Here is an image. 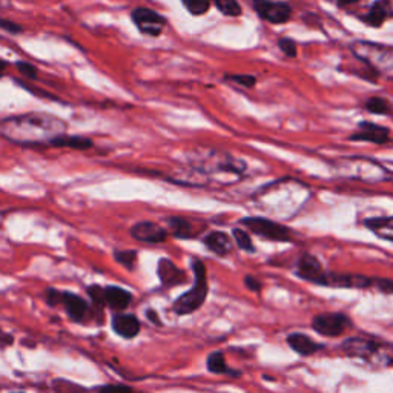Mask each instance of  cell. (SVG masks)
<instances>
[{"label": "cell", "mask_w": 393, "mask_h": 393, "mask_svg": "<svg viewBox=\"0 0 393 393\" xmlns=\"http://www.w3.org/2000/svg\"><path fill=\"white\" fill-rule=\"evenodd\" d=\"M68 123L53 114L29 112L0 120V135L18 145H44L67 134Z\"/></svg>", "instance_id": "cell-1"}, {"label": "cell", "mask_w": 393, "mask_h": 393, "mask_svg": "<svg viewBox=\"0 0 393 393\" xmlns=\"http://www.w3.org/2000/svg\"><path fill=\"white\" fill-rule=\"evenodd\" d=\"M341 347L347 357L363 359L373 367L393 366V344L390 342L352 337L344 341Z\"/></svg>", "instance_id": "cell-2"}, {"label": "cell", "mask_w": 393, "mask_h": 393, "mask_svg": "<svg viewBox=\"0 0 393 393\" xmlns=\"http://www.w3.org/2000/svg\"><path fill=\"white\" fill-rule=\"evenodd\" d=\"M192 168L206 175H234L240 177L244 163L231 157L229 154L217 151H203L192 157Z\"/></svg>", "instance_id": "cell-3"}, {"label": "cell", "mask_w": 393, "mask_h": 393, "mask_svg": "<svg viewBox=\"0 0 393 393\" xmlns=\"http://www.w3.org/2000/svg\"><path fill=\"white\" fill-rule=\"evenodd\" d=\"M192 270L195 275V283L194 288L191 291L185 292L182 297L174 301V306H172V310L177 315H189L195 310H199L204 300L208 297V274H206V266H204L203 261L200 260H194L192 261Z\"/></svg>", "instance_id": "cell-4"}, {"label": "cell", "mask_w": 393, "mask_h": 393, "mask_svg": "<svg viewBox=\"0 0 393 393\" xmlns=\"http://www.w3.org/2000/svg\"><path fill=\"white\" fill-rule=\"evenodd\" d=\"M350 51L375 74L382 72L393 76V46L359 40L350 45Z\"/></svg>", "instance_id": "cell-5"}, {"label": "cell", "mask_w": 393, "mask_h": 393, "mask_svg": "<svg viewBox=\"0 0 393 393\" xmlns=\"http://www.w3.org/2000/svg\"><path fill=\"white\" fill-rule=\"evenodd\" d=\"M337 169L344 177H350L352 180H361V182L378 183L387 180V171L380 163L368 159H342L337 163Z\"/></svg>", "instance_id": "cell-6"}, {"label": "cell", "mask_w": 393, "mask_h": 393, "mask_svg": "<svg viewBox=\"0 0 393 393\" xmlns=\"http://www.w3.org/2000/svg\"><path fill=\"white\" fill-rule=\"evenodd\" d=\"M240 223L248 227L251 232L263 237L266 240L272 241H291V231L286 226L275 223L272 220L263 217H246L241 218Z\"/></svg>", "instance_id": "cell-7"}, {"label": "cell", "mask_w": 393, "mask_h": 393, "mask_svg": "<svg viewBox=\"0 0 393 393\" xmlns=\"http://www.w3.org/2000/svg\"><path fill=\"white\" fill-rule=\"evenodd\" d=\"M131 19L137 27V29L145 36L159 37L166 27V18L160 13L149 10L145 6H137L131 11Z\"/></svg>", "instance_id": "cell-8"}, {"label": "cell", "mask_w": 393, "mask_h": 393, "mask_svg": "<svg viewBox=\"0 0 393 393\" xmlns=\"http://www.w3.org/2000/svg\"><path fill=\"white\" fill-rule=\"evenodd\" d=\"M45 298L48 305L51 306L63 305L65 310H67V314L72 321H81L88 312L86 301L72 292H59L55 289H48L45 293Z\"/></svg>", "instance_id": "cell-9"}, {"label": "cell", "mask_w": 393, "mask_h": 393, "mask_svg": "<svg viewBox=\"0 0 393 393\" xmlns=\"http://www.w3.org/2000/svg\"><path fill=\"white\" fill-rule=\"evenodd\" d=\"M312 327L324 337H340L350 327V319L340 312H326L314 317Z\"/></svg>", "instance_id": "cell-10"}, {"label": "cell", "mask_w": 393, "mask_h": 393, "mask_svg": "<svg viewBox=\"0 0 393 393\" xmlns=\"http://www.w3.org/2000/svg\"><path fill=\"white\" fill-rule=\"evenodd\" d=\"M253 10L261 19L280 25L286 23L292 15V8L288 2H275V0H253Z\"/></svg>", "instance_id": "cell-11"}, {"label": "cell", "mask_w": 393, "mask_h": 393, "mask_svg": "<svg viewBox=\"0 0 393 393\" xmlns=\"http://www.w3.org/2000/svg\"><path fill=\"white\" fill-rule=\"evenodd\" d=\"M129 234L134 240L149 244L163 243L168 237L166 229H163L160 225L154 223V221H138V223L131 227Z\"/></svg>", "instance_id": "cell-12"}, {"label": "cell", "mask_w": 393, "mask_h": 393, "mask_svg": "<svg viewBox=\"0 0 393 393\" xmlns=\"http://www.w3.org/2000/svg\"><path fill=\"white\" fill-rule=\"evenodd\" d=\"M349 140L384 145L390 140V133L386 126L376 125V123L372 121H361L358 125V131L349 137Z\"/></svg>", "instance_id": "cell-13"}, {"label": "cell", "mask_w": 393, "mask_h": 393, "mask_svg": "<svg viewBox=\"0 0 393 393\" xmlns=\"http://www.w3.org/2000/svg\"><path fill=\"white\" fill-rule=\"evenodd\" d=\"M372 284L371 278L364 275H341V274H324L321 286L327 288H346V289H364Z\"/></svg>", "instance_id": "cell-14"}, {"label": "cell", "mask_w": 393, "mask_h": 393, "mask_svg": "<svg viewBox=\"0 0 393 393\" xmlns=\"http://www.w3.org/2000/svg\"><path fill=\"white\" fill-rule=\"evenodd\" d=\"M297 275L302 280L310 281L314 284H319L321 286V281L324 278V269L319 263L318 258H315L314 255H310V253H306V255H302L298 260V265H297Z\"/></svg>", "instance_id": "cell-15"}, {"label": "cell", "mask_w": 393, "mask_h": 393, "mask_svg": "<svg viewBox=\"0 0 393 393\" xmlns=\"http://www.w3.org/2000/svg\"><path fill=\"white\" fill-rule=\"evenodd\" d=\"M393 18V5L390 0H376L367 14L361 15V20L373 28H380L384 22Z\"/></svg>", "instance_id": "cell-16"}, {"label": "cell", "mask_w": 393, "mask_h": 393, "mask_svg": "<svg viewBox=\"0 0 393 393\" xmlns=\"http://www.w3.org/2000/svg\"><path fill=\"white\" fill-rule=\"evenodd\" d=\"M157 274L163 286L172 288V286L183 284L186 281V275L182 269H178L171 260L160 258L157 266Z\"/></svg>", "instance_id": "cell-17"}, {"label": "cell", "mask_w": 393, "mask_h": 393, "mask_svg": "<svg viewBox=\"0 0 393 393\" xmlns=\"http://www.w3.org/2000/svg\"><path fill=\"white\" fill-rule=\"evenodd\" d=\"M112 331L121 338H134L140 332V321L135 315L120 314L112 318Z\"/></svg>", "instance_id": "cell-18"}, {"label": "cell", "mask_w": 393, "mask_h": 393, "mask_svg": "<svg viewBox=\"0 0 393 393\" xmlns=\"http://www.w3.org/2000/svg\"><path fill=\"white\" fill-rule=\"evenodd\" d=\"M288 344L291 346L292 350L297 352V354L302 355V357H309L314 355L315 352H318L323 346L321 344L315 342L312 338L307 337L305 333H298L293 332L288 337Z\"/></svg>", "instance_id": "cell-19"}, {"label": "cell", "mask_w": 393, "mask_h": 393, "mask_svg": "<svg viewBox=\"0 0 393 393\" xmlns=\"http://www.w3.org/2000/svg\"><path fill=\"white\" fill-rule=\"evenodd\" d=\"M203 243L211 252H214L215 255H220V257H225L232 251V240L229 239L227 234L220 232V231L208 234L203 239Z\"/></svg>", "instance_id": "cell-20"}, {"label": "cell", "mask_w": 393, "mask_h": 393, "mask_svg": "<svg viewBox=\"0 0 393 393\" xmlns=\"http://www.w3.org/2000/svg\"><path fill=\"white\" fill-rule=\"evenodd\" d=\"M133 301V295L128 291L119 288V286H108L105 288V302L114 310L126 309L129 302Z\"/></svg>", "instance_id": "cell-21"}, {"label": "cell", "mask_w": 393, "mask_h": 393, "mask_svg": "<svg viewBox=\"0 0 393 393\" xmlns=\"http://www.w3.org/2000/svg\"><path fill=\"white\" fill-rule=\"evenodd\" d=\"M364 225L382 240L393 241V215L392 217H375L364 221Z\"/></svg>", "instance_id": "cell-22"}, {"label": "cell", "mask_w": 393, "mask_h": 393, "mask_svg": "<svg viewBox=\"0 0 393 393\" xmlns=\"http://www.w3.org/2000/svg\"><path fill=\"white\" fill-rule=\"evenodd\" d=\"M166 221L172 235L177 237V239L189 240L196 235V231L191 220H187L185 217H169Z\"/></svg>", "instance_id": "cell-23"}, {"label": "cell", "mask_w": 393, "mask_h": 393, "mask_svg": "<svg viewBox=\"0 0 393 393\" xmlns=\"http://www.w3.org/2000/svg\"><path fill=\"white\" fill-rule=\"evenodd\" d=\"M49 145L57 146V147H69V149H77V151H86V149H89V147L94 146L93 140H89V138H86V137L68 135V134H63L60 137L54 138V140Z\"/></svg>", "instance_id": "cell-24"}, {"label": "cell", "mask_w": 393, "mask_h": 393, "mask_svg": "<svg viewBox=\"0 0 393 393\" xmlns=\"http://www.w3.org/2000/svg\"><path fill=\"white\" fill-rule=\"evenodd\" d=\"M208 371L212 373H218V375H239L237 372H232L229 366L225 361V357L221 352H212V354L208 357Z\"/></svg>", "instance_id": "cell-25"}, {"label": "cell", "mask_w": 393, "mask_h": 393, "mask_svg": "<svg viewBox=\"0 0 393 393\" xmlns=\"http://www.w3.org/2000/svg\"><path fill=\"white\" fill-rule=\"evenodd\" d=\"M211 2L215 5L221 14L229 15V18H237L241 14V6L237 0H211Z\"/></svg>", "instance_id": "cell-26"}, {"label": "cell", "mask_w": 393, "mask_h": 393, "mask_svg": "<svg viewBox=\"0 0 393 393\" xmlns=\"http://www.w3.org/2000/svg\"><path fill=\"white\" fill-rule=\"evenodd\" d=\"M366 109L376 116H384V114H389L392 111L390 103L382 97H372L366 102Z\"/></svg>", "instance_id": "cell-27"}, {"label": "cell", "mask_w": 393, "mask_h": 393, "mask_svg": "<svg viewBox=\"0 0 393 393\" xmlns=\"http://www.w3.org/2000/svg\"><path fill=\"white\" fill-rule=\"evenodd\" d=\"M182 4L186 8V11L192 15L206 14L212 6L211 0H182Z\"/></svg>", "instance_id": "cell-28"}, {"label": "cell", "mask_w": 393, "mask_h": 393, "mask_svg": "<svg viewBox=\"0 0 393 393\" xmlns=\"http://www.w3.org/2000/svg\"><path fill=\"white\" fill-rule=\"evenodd\" d=\"M232 235H234V240H235L237 246H239L241 251L255 252V246H253V243L251 240V235L248 232L243 231V229L235 227L232 231Z\"/></svg>", "instance_id": "cell-29"}, {"label": "cell", "mask_w": 393, "mask_h": 393, "mask_svg": "<svg viewBox=\"0 0 393 393\" xmlns=\"http://www.w3.org/2000/svg\"><path fill=\"white\" fill-rule=\"evenodd\" d=\"M116 257L117 263H120L121 266H125L126 269L133 270L135 267L137 263V252L135 251H117L114 253Z\"/></svg>", "instance_id": "cell-30"}, {"label": "cell", "mask_w": 393, "mask_h": 393, "mask_svg": "<svg viewBox=\"0 0 393 393\" xmlns=\"http://www.w3.org/2000/svg\"><path fill=\"white\" fill-rule=\"evenodd\" d=\"M226 80H231L234 84H239L244 88H252L257 84V79L249 76V74H232V76H226Z\"/></svg>", "instance_id": "cell-31"}, {"label": "cell", "mask_w": 393, "mask_h": 393, "mask_svg": "<svg viewBox=\"0 0 393 393\" xmlns=\"http://www.w3.org/2000/svg\"><path fill=\"white\" fill-rule=\"evenodd\" d=\"M278 46H280L281 51L288 55V57H297V44L293 42L292 39H288V37H283L278 40Z\"/></svg>", "instance_id": "cell-32"}, {"label": "cell", "mask_w": 393, "mask_h": 393, "mask_svg": "<svg viewBox=\"0 0 393 393\" xmlns=\"http://www.w3.org/2000/svg\"><path fill=\"white\" fill-rule=\"evenodd\" d=\"M15 67H18L19 72H22L23 76L27 77V79L36 80L37 76H39L37 68L34 67V65H31V63H28V62H18V63H15Z\"/></svg>", "instance_id": "cell-33"}, {"label": "cell", "mask_w": 393, "mask_h": 393, "mask_svg": "<svg viewBox=\"0 0 393 393\" xmlns=\"http://www.w3.org/2000/svg\"><path fill=\"white\" fill-rule=\"evenodd\" d=\"M88 295L97 305H105V289H102L100 286H91V288H88Z\"/></svg>", "instance_id": "cell-34"}, {"label": "cell", "mask_w": 393, "mask_h": 393, "mask_svg": "<svg viewBox=\"0 0 393 393\" xmlns=\"http://www.w3.org/2000/svg\"><path fill=\"white\" fill-rule=\"evenodd\" d=\"M0 29L10 32V34H19V32H22V27L19 23H14L6 19H0Z\"/></svg>", "instance_id": "cell-35"}, {"label": "cell", "mask_w": 393, "mask_h": 393, "mask_svg": "<svg viewBox=\"0 0 393 393\" xmlns=\"http://www.w3.org/2000/svg\"><path fill=\"white\" fill-rule=\"evenodd\" d=\"M98 393H135L134 389H131L128 386H121V384H117V386H103L98 390Z\"/></svg>", "instance_id": "cell-36"}, {"label": "cell", "mask_w": 393, "mask_h": 393, "mask_svg": "<svg viewBox=\"0 0 393 393\" xmlns=\"http://www.w3.org/2000/svg\"><path fill=\"white\" fill-rule=\"evenodd\" d=\"M244 284H246V288H248L252 292H260V289H261V283L257 280L255 277H252V275H248L244 278Z\"/></svg>", "instance_id": "cell-37"}, {"label": "cell", "mask_w": 393, "mask_h": 393, "mask_svg": "<svg viewBox=\"0 0 393 393\" xmlns=\"http://www.w3.org/2000/svg\"><path fill=\"white\" fill-rule=\"evenodd\" d=\"M376 288L386 293H393V281L392 280H375Z\"/></svg>", "instance_id": "cell-38"}, {"label": "cell", "mask_w": 393, "mask_h": 393, "mask_svg": "<svg viewBox=\"0 0 393 393\" xmlns=\"http://www.w3.org/2000/svg\"><path fill=\"white\" fill-rule=\"evenodd\" d=\"M146 317H147V318H149V321H151V323L157 324V326H161L160 318H159L157 312H154V310H146Z\"/></svg>", "instance_id": "cell-39"}, {"label": "cell", "mask_w": 393, "mask_h": 393, "mask_svg": "<svg viewBox=\"0 0 393 393\" xmlns=\"http://www.w3.org/2000/svg\"><path fill=\"white\" fill-rule=\"evenodd\" d=\"M11 342H13V338L10 337V335H4L2 332H0V344H2V346H10Z\"/></svg>", "instance_id": "cell-40"}, {"label": "cell", "mask_w": 393, "mask_h": 393, "mask_svg": "<svg viewBox=\"0 0 393 393\" xmlns=\"http://www.w3.org/2000/svg\"><path fill=\"white\" fill-rule=\"evenodd\" d=\"M359 2V0H337V4L340 6H347V5H352V4H357Z\"/></svg>", "instance_id": "cell-41"}, {"label": "cell", "mask_w": 393, "mask_h": 393, "mask_svg": "<svg viewBox=\"0 0 393 393\" xmlns=\"http://www.w3.org/2000/svg\"><path fill=\"white\" fill-rule=\"evenodd\" d=\"M6 68H8V63H6L4 59H0V77L4 76L5 71H6Z\"/></svg>", "instance_id": "cell-42"}, {"label": "cell", "mask_w": 393, "mask_h": 393, "mask_svg": "<svg viewBox=\"0 0 393 393\" xmlns=\"http://www.w3.org/2000/svg\"><path fill=\"white\" fill-rule=\"evenodd\" d=\"M11 2L10 0H0V10H5V8H10Z\"/></svg>", "instance_id": "cell-43"}, {"label": "cell", "mask_w": 393, "mask_h": 393, "mask_svg": "<svg viewBox=\"0 0 393 393\" xmlns=\"http://www.w3.org/2000/svg\"><path fill=\"white\" fill-rule=\"evenodd\" d=\"M13 393H23V392H13Z\"/></svg>", "instance_id": "cell-44"}]
</instances>
